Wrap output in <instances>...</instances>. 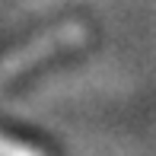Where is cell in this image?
I'll use <instances>...</instances> for the list:
<instances>
[{
  "label": "cell",
  "mask_w": 156,
  "mask_h": 156,
  "mask_svg": "<svg viewBox=\"0 0 156 156\" xmlns=\"http://www.w3.org/2000/svg\"><path fill=\"white\" fill-rule=\"evenodd\" d=\"M83 38H86V29H83L80 23H61V26H54V29H45L41 35L29 38L26 45L13 48V51L0 61V83L26 73V70H32L35 64L54 58V54H61V51L76 48Z\"/></svg>",
  "instance_id": "cell-1"
},
{
  "label": "cell",
  "mask_w": 156,
  "mask_h": 156,
  "mask_svg": "<svg viewBox=\"0 0 156 156\" xmlns=\"http://www.w3.org/2000/svg\"><path fill=\"white\" fill-rule=\"evenodd\" d=\"M0 156H45V153H41L38 147L23 144V140H16V137L0 131Z\"/></svg>",
  "instance_id": "cell-2"
}]
</instances>
